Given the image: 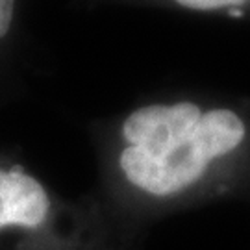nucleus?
<instances>
[{
  "instance_id": "1",
  "label": "nucleus",
  "mask_w": 250,
  "mask_h": 250,
  "mask_svg": "<svg viewBox=\"0 0 250 250\" xmlns=\"http://www.w3.org/2000/svg\"><path fill=\"white\" fill-rule=\"evenodd\" d=\"M245 135L247 128L239 115L230 109H213L202 113L191 137L170 141L156 154L126 146L121 169L135 188L160 197L172 195L195 184L209 161L237 148Z\"/></svg>"
},
{
  "instance_id": "2",
  "label": "nucleus",
  "mask_w": 250,
  "mask_h": 250,
  "mask_svg": "<svg viewBox=\"0 0 250 250\" xmlns=\"http://www.w3.org/2000/svg\"><path fill=\"white\" fill-rule=\"evenodd\" d=\"M202 111L193 102H178L172 106H145L126 119L123 135L132 146L156 154L170 141L188 139L195 132Z\"/></svg>"
},
{
  "instance_id": "3",
  "label": "nucleus",
  "mask_w": 250,
  "mask_h": 250,
  "mask_svg": "<svg viewBox=\"0 0 250 250\" xmlns=\"http://www.w3.org/2000/svg\"><path fill=\"white\" fill-rule=\"evenodd\" d=\"M48 208V197L37 180L19 169H0V228L11 224L34 228L45 221Z\"/></svg>"
},
{
  "instance_id": "4",
  "label": "nucleus",
  "mask_w": 250,
  "mask_h": 250,
  "mask_svg": "<svg viewBox=\"0 0 250 250\" xmlns=\"http://www.w3.org/2000/svg\"><path fill=\"white\" fill-rule=\"evenodd\" d=\"M182 8L198 9V11H211V9L237 8L249 0H176Z\"/></svg>"
},
{
  "instance_id": "5",
  "label": "nucleus",
  "mask_w": 250,
  "mask_h": 250,
  "mask_svg": "<svg viewBox=\"0 0 250 250\" xmlns=\"http://www.w3.org/2000/svg\"><path fill=\"white\" fill-rule=\"evenodd\" d=\"M13 4L15 0H0V39L8 34L13 19Z\"/></svg>"
}]
</instances>
